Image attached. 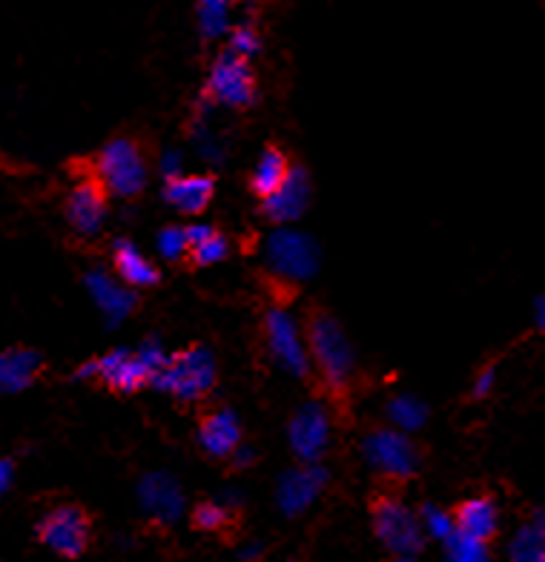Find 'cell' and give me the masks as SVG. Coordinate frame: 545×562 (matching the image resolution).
Here are the masks:
<instances>
[{
	"mask_svg": "<svg viewBox=\"0 0 545 562\" xmlns=\"http://www.w3.org/2000/svg\"><path fill=\"white\" fill-rule=\"evenodd\" d=\"M304 348H308L310 368L322 376L327 393L336 400H345L354 382L356 356L340 318L331 316L322 304H313L304 318Z\"/></svg>",
	"mask_w": 545,
	"mask_h": 562,
	"instance_id": "cell-1",
	"label": "cell"
},
{
	"mask_svg": "<svg viewBox=\"0 0 545 562\" xmlns=\"http://www.w3.org/2000/svg\"><path fill=\"white\" fill-rule=\"evenodd\" d=\"M98 184L107 190V195H119V199H135L144 193L147 187V158L144 149L135 138H112L103 144V149L92 161V172Z\"/></svg>",
	"mask_w": 545,
	"mask_h": 562,
	"instance_id": "cell-2",
	"label": "cell"
},
{
	"mask_svg": "<svg viewBox=\"0 0 545 562\" xmlns=\"http://www.w3.org/2000/svg\"><path fill=\"white\" fill-rule=\"evenodd\" d=\"M167 353L158 345H144L138 353L133 350H112V353L92 359L78 368V379H101L115 393H138L149 385L153 373L164 364Z\"/></svg>",
	"mask_w": 545,
	"mask_h": 562,
	"instance_id": "cell-3",
	"label": "cell"
},
{
	"mask_svg": "<svg viewBox=\"0 0 545 562\" xmlns=\"http://www.w3.org/2000/svg\"><path fill=\"white\" fill-rule=\"evenodd\" d=\"M149 385L164 393H173L178 402H196L215 385V359L207 348L181 350L167 356L164 364L153 373Z\"/></svg>",
	"mask_w": 545,
	"mask_h": 562,
	"instance_id": "cell-4",
	"label": "cell"
},
{
	"mask_svg": "<svg viewBox=\"0 0 545 562\" xmlns=\"http://www.w3.org/2000/svg\"><path fill=\"white\" fill-rule=\"evenodd\" d=\"M362 453L379 476L411 480L422 465V451L405 430L374 428L362 442Z\"/></svg>",
	"mask_w": 545,
	"mask_h": 562,
	"instance_id": "cell-5",
	"label": "cell"
},
{
	"mask_svg": "<svg viewBox=\"0 0 545 562\" xmlns=\"http://www.w3.org/2000/svg\"><path fill=\"white\" fill-rule=\"evenodd\" d=\"M374 531L382 546L397 557L420 554L425 542L416 514L397 496H379L374 503Z\"/></svg>",
	"mask_w": 545,
	"mask_h": 562,
	"instance_id": "cell-6",
	"label": "cell"
},
{
	"mask_svg": "<svg viewBox=\"0 0 545 562\" xmlns=\"http://www.w3.org/2000/svg\"><path fill=\"white\" fill-rule=\"evenodd\" d=\"M207 95L233 110H247L256 104V75H253L247 58L236 53H224L215 58L210 69V81H207Z\"/></svg>",
	"mask_w": 545,
	"mask_h": 562,
	"instance_id": "cell-7",
	"label": "cell"
},
{
	"mask_svg": "<svg viewBox=\"0 0 545 562\" xmlns=\"http://www.w3.org/2000/svg\"><path fill=\"white\" fill-rule=\"evenodd\" d=\"M265 339L270 356L279 362L281 370H288L290 376L308 379L310 376V359L304 348L302 330L296 325V318L281 307H270L265 313Z\"/></svg>",
	"mask_w": 545,
	"mask_h": 562,
	"instance_id": "cell-8",
	"label": "cell"
},
{
	"mask_svg": "<svg viewBox=\"0 0 545 562\" xmlns=\"http://www.w3.org/2000/svg\"><path fill=\"white\" fill-rule=\"evenodd\" d=\"M37 537L46 548H52L60 557H81L89 546V517L87 510L78 505H58L52 508L41 526H37Z\"/></svg>",
	"mask_w": 545,
	"mask_h": 562,
	"instance_id": "cell-9",
	"label": "cell"
},
{
	"mask_svg": "<svg viewBox=\"0 0 545 562\" xmlns=\"http://www.w3.org/2000/svg\"><path fill=\"white\" fill-rule=\"evenodd\" d=\"M270 267L276 279L290 281V284H299V281L310 279L316 273L319 267V247L310 236L302 233H293V229H279L276 236L270 238Z\"/></svg>",
	"mask_w": 545,
	"mask_h": 562,
	"instance_id": "cell-10",
	"label": "cell"
},
{
	"mask_svg": "<svg viewBox=\"0 0 545 562\" xmlns=\"http://www.w3.org/2000/svg\"><path fill=\"white\" fill-rule=\"evenodd\" d=\"M290 448L302 462H319L331 445V414L319 402H308L290 416Z\"/></svg>",
	"mask_w": 545,
	"mask_h": 562,
	"instance_id": "cell-11",
	"label": "cell"
},
{
	"mask_svg": "<svg viewBox=\"0 0 545 562\" xmlns=\"http://www.w3.org/2000/svg\"><path fill=\"white\" fill-rule=\"evenodd\" d=\"M327 471L316 462H304L302 468H293L288 474H281L279 485H276V503L285 517H299L310 505L316 503L319 494L327 485Z\"/></svg>",
	"mask_w": 545,
	"mask_h": 562,
	"instance_id": "cell-12",
	"label": "cell"
},
{
	"mask_svg": "<svg viewBox=\"0 0 545 562\" xmlns=\"http://www.w3.org/2000/svg\"><path fill=\"white\" fill-rule=\"evenodd\" d=\"M308 204H310V176L304 167L293 164L288 178H285V184L262 201V213L267 215V222L288 224V222H296V218H302Z\"/></svg>",
	"mask_w": 545,
	"mask_h": 562,
	"instance_id": "cell-13",
	"label": "cell"
},
{
	"mask_svg": "<svg viewBox=\"0 0 545 562\" xmlns=\"http://www.w3.org/2000/svg\"><path fill=\"white\" fill-rule=\"evenodd\" d=\"M67 222L75 233L92 236L107 222V190L92 176H84L67 199Z\"/></svg>",
	"mask_w": 545,
	"mask_h": 562,
	"instance_id": "cell-14",
	"label": "cell"
},
{
	"mask_svg": "<svg viewBox=\"0 0 545 562\" xmlns=\"http://www.w3.org/2000/svg\"><path fill=\"white\" fill-rule=\"evenodd\" d=\"M138 503L155 522L170 526L185 510V494L170 474H149L138 485Z\"/></svg>",
	"mask_w": 545,
	"mask_h": 562,
	"instance_id": "cell-15",
	"label": "cell"
},
{
	"mask_svg": "<svg viewBox=\"0 0 545 562\" xmlns=\"http://www.w3.org/2000/svg\"><path fill=\"white\" fill-rule=\"evenodd\" d=\"M199 445L207 457L227 459L242 445V425L238 416L230 407H219L201 416L199 425Z\"/></svg>",
	"mask_w": 545,
	"mask_h": 562,
	"instance_id": "cell-16",
	"label": "cell"
},
{
	"mask_svg": "<svg viewBox=\"0 0 545 562\" xmlns=\"http://www.w3.org/2000/svg\"><path fill=\"white\" fill-rule=\"evenodd\" d=\"M215 193L213 176H178L167 181L164 199L185 215H199L210 207Z\"/></svg>",
	"mask_w": 545,
	"mask_h": 562,
	"instance_id": "cell-17",
	"label": "cell"
},
{
	"mask_svg": "<svg viewBox=\"0 0 545 562\" xmlns=\"http://www.w3.org/2000/svg\"><path fill=\"white\" fill-rule=\"evenodd\" d=\"M454 528L471 540L488 542L500 528V514H497L494 499L488 496H474V499H465L463 505L454 514Z\"/></svg>",
	"mask_w": 545,
	"mask_h": 562,
	"instance_id": "cell-18",
	"label": "cell"
},
{
	"mask_svg": "<svg viewBox=\"0 0 545 562\" xmlns=\"http://www.w3.org/2000/svg\"><path fill=\"white\" fill-rule=\"evenodd\" d=\"M112 265H115V273L121 276V281L130 284V288H155L162 281L158 267L138 247L130 245V241H119L115 245V250H112Z\"/></svg>",
	"mask_w": 545,
	"mask_h": 562,
	"instance_id": "cell-19",
	"label": "cell"
},
{
	"mask_svg": "<svg viewBox=\"0 0 545 562\" xmlns=\"http://www.w3.org/2000/svg\"><path fill=\"white\" fill-rule=\"evenodd\" d=\"M187 233V256L192 267H210L224 261L230 252L227 236H222L219 229L207 227V224H196V227H185Z\"/></svg>",
	"mask_w": 545,
	"mask_h": 562,
	"instance_id": "cell-20",
	"label": "cell"
},
{
	"mask_svg": "<svg viewBox=\"0 0 545 562\" xmlns=\"http://www.w3.org/2000/svg\"><path fill=\"white\" fill-rule=\"evenodd\" d=\"M290 167H293V161H290V156L285 153V149L267 147L265 153H262V158H258L256 170H253L251 176V190L258 195V199L265 201L267 195H272L281 184H285Z\"/></svg>",
	"mask_w": 545,
	"mask_h": 562,
	"instance_id": "cell-21",
	"label": "cell"
},
{
	"mask_svg": "<svg viewBox=\"0 0 545 562\" xmlns=\"http://www.w3.org/2000/svg\"><path fill=\"white\" fill-rule=\"evenodd\" d=\"M89 290H92V296L98 299V304H101L103 311L110 313L112 318L126 316V313L133 311V293H126V288H121V284H112L107 276H89Z\"/></svg>",
	"mask_w": 545,
	"mask_h": 562,
	"instance_id": "cell-22",
	"label": "cell"
},
{
	"mask_svg": "<svg viewBox=\"0 0 545 562\" xmlns=\"http://www.w3.org/2000/svg\"><path fill=\"white\" fill-rule=\"evenodd\" d=\"M511 562H545L543 517L516 531L514 542H511Z\"/></svg>",
	"mask_w": 545,
	"mask_h": 562,
	"instance_id": "cell-23",
	"label": "cell"
},
{
	"mask_svg": "<svg viewBox=\"0 0 545 562\" xmlns=\"http://www.w3.org/2000/svg\"><path fill=\"white\" fill-rule=\"evenodd\" d=\"M445 562H488V542L454 531L445 540Z\"/></svg>",
	"mask_w": 545,
	"mask_h": 562,
	"instance_id": "cell-24",
	"label": "cell"
},
{
	"mask_svg": "<svg viewBox=\"0 0 545 562\" xmlns=\"http://www.w3.org/2000/svg\"><path fill=\"white\" fill-rule=\"evenodd\" d=\"M388 416H391V422H397V428L416 430L425 425L427 407L420 400H413V396H397L388 405Z\"/></svg>",
	"mask_w": 545,
	"mask_h": 562,
	"instance_id": "cell-25",
	"label": "cell"
},
{
	"mask_svg": "<svg viewBox=\"0 0 545 562\" xmlns=\"http://www.w3.org/2000/svg\"><path fill=\"white\" fill-rule=\"evenodd\" d=\"M227 0H199V23L207 37L222 35L227 26Z\"/></svg>",
	"mask_w": 545,
	"mask_h": 562,
	"instance_id": "cell-26",
	"label": "cell"
},
{
	"mask_svg": "<svg viewBox=\"0 0 545 562\" xmlns=\"http://www.w3.org/2000/svg\"><path fill=\"white\" fill-rule=\"evenodd\" d=\"M422 533H427V537H434V540H448L451 533L457 531L454 528V517H451L448 510L436 508V505H427V508H422Z\"/></svg>",
	"mask_w": 545,
	"mask_h": 562,
	"instance_id": "cell-27",
	"label": "cell"
},
{
	"mask_svg": "<svg viewBox=\"0 0 545 562\" xmlns=\"http://www.w3.org/2000/svg\"><path fill=\"white\" fill-rule=\"evenodd\" d=\"M230 522V508L224 503H201L192 510V526L199 531H222Z\"/></svg>",
	"mask_w": 545,
	"mask_h": 562,
	"instance_id": "cell-28",
	"label": "cell"
},
{
	"mask_svg": "<svg viewBox=\"0 0 545 562\" xmlns=\"http://www.w3.org/2000/svg\"><path fill=\"white\" fill-rule=\"evenodd\" d=\"M158 250L164 259L178 261L187 256V233L185 227H164L158 236Z\"/></svg>",
	"mask_w": 545,
	"mask_h": 562,
	"instance_id": "cell-29",
	"label": "cell"
},
{
	"mask_svg": "<svg viewBox=\"0 0 545 562\" xmlns=\"http://www.w3.org/2000/svg\"><path fill=\"white\" fill-rule=\"evenodd\" d=\"M258 46H262V41H258V32L253 30V26H238V30H233V35H230V53L242 55V58L247 60L258 53Z\"/></svg>",
	"mask_w": 545,
	"mask_h": 562,
	"instance_id": "cell-30",
	"label": "cell"
},
{
	"mask_svg": "<svg viewBox=\"0 0 545 562\" xmlns=\"http://www.w3.org/2000/svg\"><path fill=\"white\" fill-rule=\"evenodd\" d=\"M494 382H497V368L494 364H486V368L479 370L477 382H474V396H477V400H486L488 393L494 391Z\"/></svg>",
	"mask_w": 545,
	"mask_h": 562,
	"instance_id": "cell-31",
	"label": "cell"
},
{
	"mask_svg": "<svg viewBox=\"0 0 545 562\" xmlns=\"http://www.w3.org/2000/svg\"><path fill=\"white\" fill-rule=\"evenodd\" d=\"M12 485V462L0 459V494Z\"/></svg>",
	"mask_w": 545,
	"mask_h": 562,
	"instance_id": "cell-32",
	"label": "cell"
},
{
	"mask_svg": "<svg viewBox=\"0 0 545 562\" xmlns=\"http://www.w3.org/2000/svg\"><path fill=\"white\" fill-rule=\"evenodd\" d=\"M258 554H262V548L258 546H244V551H238V560L253 562V560H258Z\"/></svg>",
	"mask_w": 545,
	"mask_h": 562,
	"instance_id": "cell-33",
	"label": "cell"
},
{
	"mask_svg": "<svg viewBox=\"0 0 545 562\" xmlns=\"http://www.w3.org/2000/svg\"><path fill=\"white\" fill-rule=\"evenodd\" d=\"M393 562H416V560H413V557H397Z\"/></svg>",
	"mask_w": 545,
	"mask_h": 562,
	"instance_id": "cell-34",
	"label": "cell"
},
{
	"mask_svg": "<svg viewBox=\"0 0 545 562\" xmlns=\"http://www.w3.org/2000/svg\"><path fill=\"white\" fill-rule=\"evenodd\" d=\"M227 3H230V0H227Z\"/></svg>",
	"mask_w": 545,
	"mask_h": 562,
	"instance_id": "cell-35",
	"label": "cell"
}]
</instances>
